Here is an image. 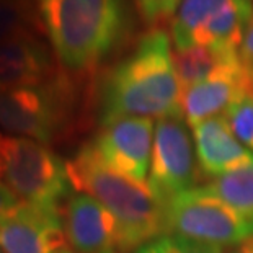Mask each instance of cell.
Masks as SVG:
<instances>
[{
	"label": "cell",
	"instance_id": "6da1fadb",
	"mask_svg": "<svg viewBox=\"0 0 253 253\" xmlns=\"http://www.w3.org/2000/svg\"><path fill=\"white\" fill-rule=\"evenodd\" d=\"M100 125L121 118H183L181 87L167 31L154 28L101 79Z\"/></svg>",
	"mask_w": 253,
	"mask_h": 253
},
{
	"label": "cell",
	"instance_id": "7a4b0ae2",
	"mask_svg": "<svg viewBox=\"0 0 253 253\" xmlns=\"http://www.w3.org/2000/svg\"><path fill=\"white\" fill-rule=\"evenodd\" d=\"M57 61L66 71L95 69L131 31L126 0H36Z\"/></svg>",
	"mask_w": 253,
	"mask_h": 253
},
{
	"label": "cell",
	"instance_id": "3957f363",
	"mask_svg": "<svg viewBox=\"0 0 253 253\" xmlns=\"http://www.w3.org/2000/svg\"><path fill=\"white\" fill-rule=\"evenodd\" d=\"M66 164L74 191L95 198L116 219L121 252L137 250L162 234L160 208L147 186L137 185L106 167L90 142Z\"/></svg>",
	"mask_w": 253,
	"mask_h": 253
},
{
	"label": "cell",
	"instance_id": "277c9868",
	"mask_svg": "<svg viewBox=\"0 0 253 253\" xmlns=\"http://www.w3.org/2000/svg\"><path fill=\"white\" fill-rule=\"evenodd\" d=\"M162 234H175L216 247H235L253 235V216L195 186L160 204Z\"/></svg>",
	"mask_w": 253,
	"mask_h": 253
},
{
	"label": "cell",
	"instance_id": "5b68a950",
	"mask_svg": "<svg viewBox=\"0 0 253 253\" xmlns=\"http://www.w3.org/2000/svg\"><path fill=\"white\" fill-rule=\"evenodd\" d=\"M0 162L5 183L21 201L61 212L59 204L74 188L67 164L47 145L33 139L5 136L0 144Z\"/></svg>",
	"mask_w": 253,
	"mask_h": 253
},
{
	"label": "cell",
	"instance_id": "8992f818",
	"mask_svg": "<svg viewBox=\"0 0 253 253\" xmlns=\"http://www.w3.org/2000/svg\"><path fill=\"white\" fill-rule=\"evenodd\" d=\"M71 111L72 88L62 74L36 87L0 91V126L10 136L47 145L67 126Z\"/></svg>",
	"mask_w": 253,
	"mask_h": 253
},
{
	"label": "cell",
	"instance_id": "52a82bcc",
	"mask_svg": "<svg viewBox=\"0 0 253 253\" xmlns=\"http://www.w3.org/2000/svg\"><path fill=\"white\" fill-rule=\"evenodd\" d=\"M198 162L193 134L183 118H167L155 123L154 145L147 190L157 204L195 188Z\"/></svg>",
	"mask_w": 253,
	"mask_h": 253
},
{
	"label": "cell",
	"instance_id": "ba28073f",
	"mask_svg": "<svg viewBox=\"0 0 253 253\" xmlns=\"http://www.w3.org/2000/svg\"><path fill=\"white\" fill-rule=\"evenodd\" d=\"M155 125L149 118H121L103 125L90 144L106 167L147 186Z\"/></svg>",
	"mask_w": 253,
	"mask_h": 253
},
{
	"label": "cell",
	"instance_id": "9c48e42d",
	"mask_svg": "<svg viewBox=\"0 0 253 253\" xmlns=\"http://www.w3.org/2000/svg\"><path fill=\"white\" fill-rule=\"evenodd\" d=\"M66 229L61 212L21 203L0 219V249L3 253H62Z\"/></svg>",
	"mask_w": 253,
	"mask_h": 253
},
{
	"label": "cell",
	"instance_id": "30bf717a",
	"mask_svg": "<svg viewBox=\"0 0 253 253\" xmlns=\"http://www.w3.org/2000/svg\"><path fill=\"white\" fill-rule=\"evenodd\" d=\"M250 87L252 75L242 66L237 54L220 64L201 82L183 91V116L190 126H196L209 118L224 115L225 110Z\"/></svg>",
	"mask_w": 253,
	"mask_h": 253
},
{
	"label": "cell",
	"instance_id": "8fae6325",
	"mask_svg": "<svg viewBox=\"0 0 253 253\" xmlns=\"http://www.w3.org/2000/svg\"><path fill=\"white\" fill-rule=\"evenodd\" d=\"M66 237L77 253H103L120 249V225L103 204L85 193L67 198Z\"/></svg>",
	"mask_w": 253,
	"mask_h": 253
},
{
	"label": "cell",
	"instance_id": "7c38bea8",
	"mask_svg": "<svg viewBox=\"0 0 253 253\" xmlns=\"http://www.w3.org/2000/svg\"><path fill=\"white\" fill-rule=\"evenodd\" d=\"M57 74L40 33H23L0 44V91L36 87Z\"/></svg>",
	"mask_w": 253,
	"mask_h": 253
},
{
	"label": "cell",
	"instance_id": "4fadbf2b",
	"mask_svg": "<svg viewBox=\"0 0 253 253\" xmlns=\"http://www.w3.org/2000/svg\"><path fill=\"white\" fill-rule=\"evenodd\" d=\"M196 162L199 173L216 180L250 162L253 152L234 136L224 115L193 126Z\"/></svg>",
	"mask_w": 253,
	"mask_h": 253
},
{
	"label": "cell",
	"instance_id": "5bb4252c",
	"mask_svg": "<svg viewBox=\"0 0 253 253\" xmlns=\"http://www.w3.org/2000/svg\"><path fill=\"white\" fill-rule=\"evenodd\" d=\"M252 13V0H229L196 33L195 46H208L225 52H239Z\"/></svg>",
	"mask_w": 253,
	"mask_h": 253
},
{
	"label": "cell",
	"instance_id": "9a60e30c",
	"mask_svg": "<svg viewBox=\"0 0 253 253\" xmlns=\"http://www.w3.org/2000/svg\"><path fill=\"white\" fill-rule=\"evenodd\" d=\"M229 0H181L170 23L175 51L195 46L196 33Z\"/></svg>",
	"mask_w": 253,
	"mask_h": 253
},
{
	"label": "cell",
	"instance_id": "2e32d148",
	"mask_svg": "<svg viewBox=\"0 0 253 253\" xmlns=\"http://www.w3.org/2000/svg\"><path fill=\"white\" fill-rule=\"evenodd\" d=\"M237 54L239 52L217 51L208 46H193L188 49L173 51V66L181 93L195 84L201 82L208 75H211L220 64Z\"/></svg>",
	"mask_w": 253,
	"mask_h": 253
},
{
	"label": "cell",
	"instance_id": "e0dca14e",
	"mask_svg": "<svg viewBox=\"0 0 253 253\" xmlns=\"http://www.w3.org/2000/svg\"><path fill=\"white\" fill-rule=\"evenodd\" d=\"M204 188L232 208L253 216V159L240 169L211 180Z\"/></svg>",
	"mask_w": 253,
	"mask_h": 253
},
{
	"label": "cell",
	"instance_id": "ac0fdd59",
	"mask_svg": "<svg viewBox=\"0 0 253 253\" xmlns=\"http://www.w3.org/2000/svg\"><path fill=\"white\" fill-rule=\"evenodd\" d=\"M42 25L33 0H0V44L23 33H41Z\"/></svg>",
	"mask_w": 253,
	"mask_h": 253
},
{
	"label": "cell",
	"instance_id": "d6986e66",
	"mask_svg": "<svg viewBox=\"0 0 253 253\" xmlns=\"http://www.w3.org/2000/svg\"><path fill=\"white\" fill-rule=\"evenodd\" d=\"M234 136L253 152V87L247 88L224 113Z\"/></svg>",
	"mask_w": 253,
	"mask_h": 253
},
{
	"label": "cell",
	"instance_id": "ffe728a7",
	"mask_svg": "<svg viewBox=\"0 0 253 253\" xmlns=\"http://www.w3.org/2000/svg\"><path fill=\"white\" fill-rule=\"evenodd\" d=\"M134 253H224L222 247L203 244L175 234H160L145 242Z\"/></svg>",
	"mask_w": 253,
	"mask_h": 253
},
{
	"label": "cell",
	"instance_id": "44dd1931",
	"mask_svg": "<svg viewBox=\"0 0 253 253\" xmlns=\"http://www.w3.org/2000/svg\"><path fill=\"white\" fill-rule=\"evenodd\" d=\"M180 3L181 0H136V8L144 23L154 26L173 17Z\"/></svg>",
	"mask_w": 253,
	"mask_h": 253
},
{
	"label": "cell",
	"instance_id": "7402d4cb",
	"mask_svg": "<svg viewBox=\"0 0 253 253\" xmlns=\"http://www.w3.org/2000/svg\"><path fill=\"white\" fill-rule=\"evenodd\" d=\"M239 57L242 61V66H244L247 69V72L253 77V13H252L249 25H247L242 44L239 47Z\"/></svg>",
	"mask_w": 253,
	"mask_h": 253
},
{
	"label": "cell",
	"instance_id": "603a6c76",
	"mask_svg": "<svg viewBox=\"0 0 253 253\" xmlns=\"http://www.w3.org/2000/svg\"><path fill=\"white\" fill-rule=\"evenodd\" d=\"M21 203L23 201L12 191V188L7 183L0 181V219L15 211Z\"/></svg>",
	"mask_w": 253,
	"mask_h": 253
},
{
	"label": "cell",
	"instance_id": "cb8c5ba5",
	"mask_svg": "<svg viewBox=\"0 0 253 253\" xmlns=\"http://www.w3.org/2000/svg\"><path fill=\"white\" fill-rule=\"evenodd\" d=\"M230 253H253V235L245 239L244 242L237 244L235 247H232Z\"/></svg>",
	"mask_w": 253,
	"mask_h": 253
},
{
	"label": "cell",
	"instance_id": "d4e9b609",
	"mask_svg": "<svg viewBox=\"0 0 253 253\" xmlns=\"http://www.w3.org/2000/svg\"><path fill=\"white\" fill-rule=\"evenodd\" d=\"M3 176V170H2V162H0V178Z\"/></svg>",
	"mask_w": 253,
	"mask_h": 253
},
{
	"label": "cell",
	"instance_id": "484cf974",
	"mask_svg": "<svg viewBox=\"0 0 253 253\" xmlns=\"http://www.w3.org/2000/svg\"><path fill=\"white\" fill-rule=\"evenodd\" d=\"M3 137H5V136H3V134H2V132H0V144H2V141H3Z\"/></svg>",
	"mask_w": 253,
	"mask_h": 253
},
{
	"label": "cell",
	"instance_id": "4316f807",
	"mask_svg": "<svg viewBox=\"0 0 253 253\" xmlns=\"http://www.w3.org/2000/svg\"><path fill=\"white\" fill-rule=\"evenodd\" d=\"M103 253H116L115 250H108V252H103Z\"/></svg>",
	"mask_w": 253,
	"mask_h": 253
},
{
	"label": "cell",
	"instance_id": "83f0119b",
	"mask_svg": "<svg viewBox=\"0 0 253 253\" xmlns=\"http://www.w3.org/2000/svg\"><path fill=\"white\" fill-rule=\"evenodd\" d=\"M62 253H72V252H71V250H67V249H66V250H64V252H62Z\"/></svg>",
	"mask_w": 253,
	"mask_h": 253
},
{
	"label": "cell",
	"instance_id": "f1b7e54d",
	"mask_svg": "<svg viewBox=\"0 0 253 253\" xmlns=\"http://www.w3.org/2000/svg\"><path fill=\"white\" fill-rule=\"evenodd\" d=\"M252 87H253V77H252Z\"/></svg>",
	"mask_w": 253,
	"mask_h": 253
},
{
	"label": "cell",
	"instance_id": "f546056e",
	"mask_svg": "<svg viewBox=\"0 0 253 253\" xmlns=\"http://www.w3.org/2000/svg\"><path fill=\"white\" fill-rule=\"evenodd\" d=\"M0 253H3V250H2V249H0Z\"/></svg>",
	"mask_w": 253,
	"mask_h": 253
}]
</instances>
